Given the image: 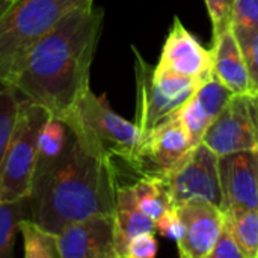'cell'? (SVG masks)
<instances>
[{
	"label": "cell",
	"instance_id": "obj_1",
	"mask_svg": "<svg viewBox=\"0 0 258 258\" xmlns=\"http://www.w3.org/2000/svg\"><path fill=\"white\" fill-rule=\"evenodd\" d=\"M104 11L94 3L60 18L27 51L8 83L21 100L63 119L91 88L89 73Z\"/></svg>",
	"mask_w": 258,
	"mask_h": 258
},
{
	"label": "cell",
	"instance_id": "obj_2",
	"mask_svg": "<svg viewBox=\"0 0 258 258\" xmlns=\"http://www.w3.org/2000/svg\"><path fill=\"white\" fill-rule=\"evenodd\" d=\"M118 184L115 163L68 128L62 153L36 163L29 195L30 218L57 233L89 216L112 215Z\"/></svg>",
	"mask_w": 258,
	"mask_h": 258
},
{
	"label": "cell",
	"instance_id": "obj_3",
	"mask_svg": "<svg viewBox=\"0 0 258 258\" xmlns=\"http://www.w3.org/2000/svg\"><path fill=\"white\" fill-rule=\"evenodd\" d=\"M62 121L92 150L112 162L121 159L130 166L135 162L142 133L136 122L127 121L112 109L106 95H97L89 88Z\"/></svg>",
	"mask_w": 258,
	"mask_h": 258
},
{
	"label": "cell",
	"instance_id": "obj_4",
	"mask_svg": "<svg viewBox=\"0 0 258 258\" xmlns=\"http://www.w3.org/2000/svg\"><path fill=\"white\" fill-rule=\"evenodd\" d=\"M94 0H14L0 15V82L8 83L32 45L70 11Z\"/></svg>",
	"mask_w": 258,
	"mask_h": 258
},
{
	"label": "cell",
	"instance_id": "obj_5",
	"mask_svg": "<svg viewBox=\"0 0 258 258\" xmlns=\"http://www.w3.org/2000/svg\"><path fill=\"white\" fill-rule=\"evenodd\" d=\"M48 116L42 107L20 98L15 128L0 160V201L30 195L38 159V133Z\"/></svg>",
	"mask_w": 258,
	"mask_h": 258
},
{
	"label": "cell",
	"instance_id": "obj_6",
	"mask_svg": "<svg viewBox=\"0 0 258 258\" xmlns=\"http://www.w3.org/2000/svg\"><path fill=\"white\" fill-rule=\"evenodd\" d=\"M160 178L172 207L192 200H206L222 209L219 156L204 142L194 147L180 163Z\"/></svg>",
	"mask_w": 258,
	"mask_h": 258
},
{
	"label": "cell",
	"instance_id": "obj_7",
	"mask_svg": "<svg viewBox=\"0 0 258 258\" xmlns=\"http://www.w3.org/2000/svg\"><path fill=\"white\" fill-rule=\"evenodd\" d=\"M203 142L218 156L258 150V94H233Z\"/></svg>",
	"mask_w": 258,
	"mask_h": 258
},
{
	"label": "cell",
	"instance_id": "obj_8",
	"mask_svg": "<svg viewBox=\"0 0 258 258\" xmlns=\"http://www.w3.org/2000/svg\"><path fill=\"white\" fill-rule=\"evenodd\" d=\"M192 148L184 127L174 113L142 138L132 168L141 175L162 177L180 163Z\"/></svg>",
	"mask_w": 258,
	"mask_h": 258
},
{
	"label": "cell",
	"instance_id": "obj_9",
	"mask_svg": "<svg viewBox=\"0 0 258 258\" xmlns=\"http://www.w3.org/2000/svg\"><path fill=\"white\" fill-rule=\"evenodd\" d=\"M174 209L181 221L178 254L183 258H209L225 222L222 209L206 200H192Z\"/></svg>",
	"mask_w": 258,
	"mask_h": 258
},
{
	"label": "cell",
	"instance_id": "obj_10",
	"mask_svg": "<svg viewBox=\"0 0 258 258\" xmlns=\"http://www.w3.org/2000/svg\"><path fill=\"white\" fill-rule=\"evenodd\" d=\"M60 258H118L113 240V218L94 215L57 231Z\"/></svg>",
	"mask_w": 258,
	"mask_h": 258
},
{
	"label": "cell",
	"instance_id": "obj_11",
	"mask_svg": "<svg viewBox=\"0 0 258 258\" xmlns=\"http://www.w3.org/2000/svg\"><path fill=\"white\" fill-rule=\"evenodd\" d=\"M222 212L258 209V151L219 156Z\"/></svg>",
	"mask_w": 258,
	"mask_h": 258
},
{
	"label": "cell",
	"instance_id": "obj_12",
	"mask_svg": "<svg viewBox=\"0 0 258 258\" xmlns=\"http://www.w3.org/2000/svg\"><path fill=\"white\" fill-rule=\"evenodd\" d=\"M156 68L204 80L212 74V53L175 17Z\"/></svg>",
	"mask_w": 258,
	"mask_h": 258
},
{
	"label": "cell",
	"instance_id": "obj_13",
	"mask_svg": "<svg viewBox=\"0 0 258 258\" xmlns=\"http://www.w3.org/2000/svg\"><path fill=\"white\" fill-rule=\"evenodd\" d=\"M136 57V88H138V103H136V124L142 133V138L151 132L157 124L174 115L180 107L181 101L169 98L165 95L153 79L151 65L141 56V53L133 47Z\"/></svg>",
	"mask_w": 258,
	"mask_h": 258
},
{
	"label": "cell",
	"instance_id": "obj_14",
	"mask_svg": "<svg viewBox=\"0 0 258 258\" xmlns=\"http://www.w3.org/2000/svg\"><path fill=\"white\" fill-rule=\"evenodd\" d=\"M113 240L118 258H124L127 243L141 233H156V222L138 206L132 186L116 187V200L112 212Z\"/></svg>",
	"mask_w": 258,
	"mask_h": 258
},
{
	"label": "cell",
	"instance_id": "obj_15",
	"mask_svg": "<svg viewBox=\"0 0 258 258\" xmlns=\"http://www.w3.org/2000/svg\"><path fill=\"white\" fill-rule=\"evenodd\" d=\"M212 73L219 79L233 94L249 92V77L239 45L233 30H227L213 39Z\"/></svg>",
	"mask_w": 258,
	"mask_h": 258
},
{
	"label": "cell",
	"instance_id": "obj_16",
	"mask_svg": "<svg viewBox=\"0 0 258 258\" xmlns=\"http://www.w3.org/2000/svg\"><path fill=\"white\" fill-rule=\"evenodd\" d=\"M139 209L150 216L154 222L169 209H172L168 190L160 177L142 175L135 184H132Z\"/></svg>",
	"mask_w": 258,
	"mask_h": 258
},
{
	"label": "cell",
	"instance_id": "obj_17",
	"mask_svg": "<svg viewBox=\"0 0 258 258\" xmlns=\"http://www.w3.org/2000/svg\"><path fill=\"white\" fill-rule=\"evenodd\" d=\"M224 215L243 258H258V209L231 210Z\"/></svg>",
	"mask_w": 258,
	"mask_h": 258
},
{
	"label": "cell",
	"instance_id": "obj_18",
	"mask_svg": "<svg viewBox=\"0 0 258 258\" xmlns=\"http://www.w3.org/2000/svg\"><path fill=\"white\" fill-rule=\"evenodd\" d=\"M18 231L23 236V254L26 258H60L57 249V233L39 225L32 218L20 222Z\"/></svg>",
	"mask_w": 258,
	"mask_h": 258
},
{
	"label": "cell",
	"instance_id": "obj_19",
	"mask_svg": "<svg viewBox=\"0 0 258 258\" xmlns=\"http://www.w3.org/2000/svg\"><path fill=\"white\" fill-rule=\"evenodd\" d=\"M26 218H30L29 197L14 201H0V258L11 257L18 225Z\"/></svg>",
	"mask_w": 258,
	"mask_h": 258
},
{
	"label": "cell",
	"instance_id": "obj_20",
	"mask_svg": "<svg viewBox=\"0 0 258 258\" xmlns=\"http://www.w3.org/2000/svg\"><path fill=\"white\" fill-rule=\"evenodd\" d=\"M68 139V127L67 124L59 119L48 116L44 124L41 125V130L38 133V159L36 163H44L48 160H53L57 157Z\"/></svg>",
	"mask_w": 258,
	"mask_h": 258
},
{
	"label": "cell",
	"instance_id": "obj_21",
	"mask_svg": "<svg viewBox=\"0 0 258 258\" xmlns=\"http://www.w3.org/2000/svg\"><path fill=\"white\" fill-rule=\"evenodd\" d=\"M175 113H177L181 125L184 127L192 147H197L200 142H203V138L213 121L203 110V107L200 106V103L197 101L194 94L181 104V107Z\"/></svg>",
	"mask_w": 258,
	"mask_h": 258
},
{
	"label": "cell",
	"instance_id": "obj_22",
	"mask_svg": "<svg viewBox=\"0 0 258 258\" xmlns=\"http://www.w3.org/2000/svg\"><path fill=\"white\" fill-rule=\"evenodd\" d=\"M20 107L17 91L5 82H0V160L15 128Z\"/></svg>",
	"mask_w": 258,
	"mask_h": 258
},
{
	"label": "cell",
	"instance_id": "obj_23",
	"mask_svg": "<svg viewBox=\"0 0 258 258\" xmlns=\"http://www.w3.org/2000/svg\"><path fill=\"white\" fill-rule=\"evenodd\" d=\"M231 30L236 36L258 32V0H236Z\"/></svg>",
	"mask_w": 258,
	"mask_h": 258
},
{
	"label": "cell",
	"instance_id": "obj_24",
	"mask_svg": "<svg viewBox=\"0 0 258 258\" xmlns=\"http://www.w3.org/2000/svg\"><path fill=\"white\" fill-rule=\"evenodd\" d=\"M236 38L242 48V54L248 70L249 94H258V32L237 35Z\"/></svg>",
	"mask_w": 258,
	"mask_h": 258
},
{
	"label": "cell",
	"instance_id": "obj_25",
	"mask_svg": "<svg viewBox=\"0 0 258 258\" xmlns=\"http://www.w3.org/2000/svg\"><path fill=\"white\" fill-rule=\"evenodd\" d=\"M206 6L212 20L213 39L227 30H231L236 0H206Z\"/></svg>",
	"mask_w": 258,
	"mask_h": 258
},
{
	"label": "cell",
	"instance_id": "obj_26",
	"mask_svg": "<svg viewBox=\"0 0 258 258\" xmlns=\"http://www.w3.org/2000/svg\"><path fill=\"white\" fill-rule=\"evenodd\" d=\"M157 249L159 243L154 233H141L127 243L124 258H153L156 257Z\"/></svg>",
	"mask_w": 258,
	"mask_h": 258
},
{
	"label": "cell",
	"instance_id": "obj_27",
	"mask_svg": "<svg viewBox=\"0 0 258 258\" xmlns=\"http://www.w3.org/2000/svg\"><path fill=\"white\" fill-rule=\"evenodd\" d=\"M209 258H243V254L234 240L227 222H224V227L218 236V240L210 252Z\"/></svg>",
	"mask_w": 258,
	"mask_h": 258
},
{
	"label": "cell",
	"instance_id": "obj_28",
	"mask_svg": "<svg viewBox=\"0 0 258 258\" xmlns=\"http://www.w3.org/2000/svg\"><path fill=\"white\" fill-rule=\"evenodd\" d=\"M156 231L160 233L162 236L177 242V239L181 236V221L174 207L169 209L168 212H165L156 221Z\"/></svg>",
	"mask_w": 258,
	"mask_h": 258
},
{
	"label": "cell",
	"instance_id": "obj_29",
	"mask_svg": "<svg viewBox=\"0 0 258 258\" xmlns=\"http://www.w3.org/2000/svg\"><path fill=\"white\" fill-rule=\"evenodd\" d=\"M12 2H14V0H0V15L11 6Z\"/></svg>",
	"mask_w": 258,
	"mask_h": 258
},
{
	"label": "cell",
	"instance_id": "obj_30",
	"mask_svg": "<svg viewBox=\"0 0 258 258\" xmlns=\"http://www.w3.org/2000/svg\"><path fill=\"white\" fill-rule=\"evenodd\" d=\"M257 151H258V150H257Z\"/></svg>",
	"mask_w": 258,
	"mask_h": 258
}]
</instances>
